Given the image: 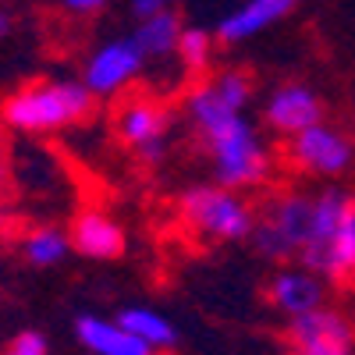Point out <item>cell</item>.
I'll return each instance as SVG.
<instances>
[{
    "instance_id": "obj_13",
    "label": "cell",
    "mask_w": 355,
    "mask_h": 355,
    "mask_svg": "<svg viewBox=\"0 0 355 355\" xmlns=\"http://www.w3.org/2000/svg\"><path fill=\"white\" fill-rule=\"evenodd\" d=\"M75 338L93 355H153V348L139 341L128 327H121L117 320L93 316V313L75 320Z\"/></svg>"
},
{
    "instance_id": "obj_24",
    "label": "cell",
    "mask_w": 355,
    "mask_h": 355,
    "mask_svg": "<svg viewBox=\"0 0 355 355\" xmlns=\"http://www.w3.org/2000/svg\"><path fill=\"white\" fill-rule=\"evenodd\" d=\"M284 355H313V352H306V348H288Z\"/></svg>"
},
{
    "instance_id": "obj_9",
    "label": "cell",
    "mask_w": 355,
    "mask_h": 355,
    "mask_svg": "<svg viewBox=\"0 0 355 355\" xmlns=\"http://www.w3.org/2000/svg\"><path fill=\"white\" fill-rule=\"evenodd\" d=\"M316 121H323V100L306 82L274 85L270 96L263 100V128L277 139H291L295 132H302Z\"/></svg>"
},
{
    "instance_id": "obj_5",
    "label": "cell",
    "mask_w": 355,
    "mask_h": 355,
    "mask_svg": "<svg viewBox=\"0 0 355 355\" xmlns=\"http://www.w3.org/2000/svg\"><path fill=\"white\" fill-rule=\"evenodd\" d=\"M309 214H313V192H277L270 202L256 214V227L249 239L266 259H299L309 239Z\"/></svg>"
},
{
    "instance_id": "obj_3",
    "label": "cell",
    "mask_w": 355,
    "mask_h": 355,
    "mask_svg": "<svg viewBox=\"0 0 355 355\" xmlns=\"http://www.w3.org/2000/svg\"><path fill=\"white\" fill-rule=\"evenodd\" d=\"M182 224L206 242H242L256 227V206L220 182L214 185H192L178 199Z\"/></svg>"
},
{
    "instance_id": "obj_15",
    "label": "cell",
    "mask_w": 355,
    "mask_h": 355,
    "mask_svg": "<svg viewBox=\"0 0 355 355\" xmlns=\"http://www.w3.org/2000/svg\"><path fill=\"white\" fill-rule=\"evenodd\" d=\"M135 43L142 46L146 61H167L174 57V46H178V36H182V18H178L171 8L167 11H157V15H146L139 18L135 25Z\"/></svg>"
},
{
    "instance_id": "obj_12",
    "label": "cell",
    "mask_w": 355,
    "mask_h": 355,
    "mask_svg": "<svg viewBox=\"0 0 355 355\" xmlns=\"http://www.w3.org/2000/svg\"><path fill=\"white\" fill-rule=\"evenodd\" d=\"M71 249L85 259H117L125 252V227L103 210H82L71 220Z\"/></svg>"
},
{
    "instance_id": "obj_19",
    "label": "cell",
    "mask_w": 355,
    "mask_h": 355,
    "mask_svg": "<svg viewBox=\"0 0 355 355\" xmlns=\"http://www.w3.org/2000/svg\"><path fill=\"white\" fill-rule=\"evenodd\" d=\"M4 355H50V348H46V338H43L40 331H21V334L8 345Z\"/></svg>"
},
{
    "instance_id": "obj_21",
    "label": "cell",
    "mask_w": 355,
    "mask_h": 355,
    "mask_svg": "<svg viewBox=\"0 0 355 355\" xmlns=\"http://www.w3.org/2000/svg\"><path fill=\"white\" fill-rule=\"evenodd\" d=\"M171 0H132V11L135 18H146V15H157V11H167Z\"/></svg>"
},
{
    "instance_id": "obj_4",
    "label": "cell",
    "mask_w": 355,
    "mask_h": 355,
    "mask_svg": "<svg viewBox=\"0 0 355 355\" xmlns=\"http://www.w3.org/2000/svg\"><path fill=\"white\" fill-rule=\"evenodd\" d=\"M284 160L302 178L338 182L355 167V135L331 121H316L302 132H295L291 139H284Z\"/></svg>"
},
{
    "instance_id": "obj_7",
    "label": "cell",
    "mask_w": 355,
    "mask_h": 355,
    "mask_svg": "<svg viewBox=\"0 0 355 355\" xmlns=\"http://www.w3.org/2000/svg\"><path fill=\"white\" fill-rule=\"evenodd\" d=\"M146 64L150 61H146V53L135 43V36H117V40H107L103 46H96L85 57L82 82L96 100H117L142 78Z\"/></svg>"
},
{
    "instance_id": "obj_23",
    "label": "cell",
    "mask_w": 355,
    "mask_h": 355,
    "mask_svg": "<svg viewBox=\"0 0 355 355\" xmlns=\"http://www.w3.org/2000/svg\"><path fill=\"white\" fill-rule=\"evenodd\" d=\"M8 33H11V15H8V11H0V40H4Z\"/></svg>"
},
{
    "instance_id": "obj_6",
    "label": "cell",
    "mask_w": 355,
    "mask_h": 355,
    "mask_svg": "<svg viewBox=\"0 0 355 355\" xmlns=\"http://www.w3.org/2000/svg\"><path fill=\"white\" fill-rule=\"evenodd\" d=\"M114 132L142 164H164L167 160V132H171V110L157 100L135 93L117 103L114 110Z\"/></svg>"
},
{
    "instance_id": "obj_17",
    "label": "cell",
    "mask_w": 355,
    "mask_h": 355,
    "mask_svg": "<svg viewBox=\"0 0 355 355\" xmlns=\"http://www.w3.org/2000/svg\"><path fill=\"white\" fill-rule=\"evenodd\" d=\"M71 249V239L61 227H36L21 239V256L33 266H57Z\"/></svg>"
},
{
    "instance_id": "obj_18",
    "label": "cell",
    "mask_w": 355,
    "mask_h": 355,
    "mask_svg": "<svg viewBox=\"0 0 355 355\" xmlns=\"http://www.w3.org/2000/svg\"><path fill=\"white\" fill-rule=\"evenodd\" d=\"M214 43L217 36L214 33H206V28H185L182 25V36H178V46H174V61L182 64L189 75H199L210 68L214 61Z\"/></svg>"
},
{
    "instance_id": "obj_16",
    "label": "cell",
    "mask_w": 355,
    "mask_h": 355,
    "mask_svg": "<svg viewBox=\"0 0 355 355\" xmlns=\"http://www.w3.org/2000/svg\"><path fill=\"white\" fill-rule=\"evenodd\" d=\"M117 323L128 327L139 341H146L153 352H167V348L178 345V327L164 313H157L150 306H128V309H121V313H117Z\"/></svg>"
},
{
    "instance_id": "obj_11",
    "label": "cell",
    "mask_w": 355,
    "mask_h": 355,
    "mask_svg": "<svg viewBox=\"0 0 355 355\" xmlns=\"http://www.w3.org/2000/svg\"><path fill=\"white\" fill-rule=\"evenodd\" d=\"M295 8H299V0H242L239 8L231 15L220 18L217 25V43L224 46H234V43H249L256 40L259 33H266L270 25L284 21Z\"/></svg>"
},
{
    "instance_id": "obj_8",
    "label": "cell",
    "mask_w": 355,
    "mask_h": 355,
    "mask_svg": "<svg viewBox=\"0 0 355 355\" xmlns=\"http://www.w3.org/2000/svg\"><path fill=\"white\" fill-rule=\"evenodd\" d=\"M288 341L291 348H306L313 355H355V323L323 302L288 320Z\"/></svg>"
},
{
    "instance_id": "obj_1",
    "label": "cell",
    "mask_w": 355,
    "mask_h": 355,
    "mask_svg": "<svg viewBox=\"0 0 355 355\" xmlns=\"http://www.w3.org/2000/svg\"><path fill=\"white\" fill-rule=\"evenodd\" d=\"M185 121L196 132L202 153L210 157L214 182L249 192L274 178L277 157L270 139L249 121L242 107L224 100L210 78H199L185 93Z\"/></svg>"
},
{
    "instance_id": "obj_22",
    "label": "cell",
    "mask_w": 355,
    "mask_h": 355,
    "mask_svg": "<svg viewBox=\"0 0 355 355\" xmlns=\"http://www.w3.org/2000/svg\"><path fill=\"white\" fill-rule=\"evenodd\" d=\"M8 178H11V160H8V150H4V142H0V192L8 189Z\"/></svg>"
},
{
    "instance_id": "obj_14",
    "label": "cell",
    "mask_w": 355,
    "mask_h": 355,
    "mask_svg": "<svg viewBox=\"0 0 355 355\" xmlns=\"http://www.w3.org/2000/svg\"><path fill=\"white\" fill-rule=\"evenodd\" d=\"M309 270H316L323 281H334V284L355 281V202L348 206V214L331 234V242L309 263Z\"/></svg>"
},
{
    "instance_id": "obj_20",
    "label": "cell",
    "mask_w": 355,
    "mask_h": 355,
    "mask_svg": "<svg viewBox=\"0 0 355 355\" xmlns=\"http://www.w3.org/2000/svg\"><path fill=\"white\" fill-rule=\"evenodd\" d=\"M107 4H110V0H61V8H64L68 15H75V18H93V15H100Z\"/></svg>"
},
{
    "instance_id": "obj_2",
    "label": "cell",
    "mask_w": 355,
    "mask_h": 355,
    "mask_svg": "<svg viewBox=\"0 0 355 355\" xmlns=\"http://www.w3.org/2000/svg\"><path fill=\"white\" fill-rule=\"evenodd\" d=\"M93 100L96 96L85 89L82 78H43L8 96L0 107V117L8 128L21 135H53L85 121Z\"/></svg>"
},
{
    "instance_id": "obj_10",
    "label": "cell",
    "mask_w": 355,
    "mask_h": 355,
    "mask_svg": "<svg viewBox=\"0 0 355 355\" xmlns=\"http://www.w3.org/2000/svg\"><path fill=\"white\" fill-rule=\"evenodd\" d=\"M266 299H270V306L277 313H284L291 320V316H302V313L327 302V281L302 263L299 266H281L270 277V284H266Z\"/></svg>"
}]
</instances>
